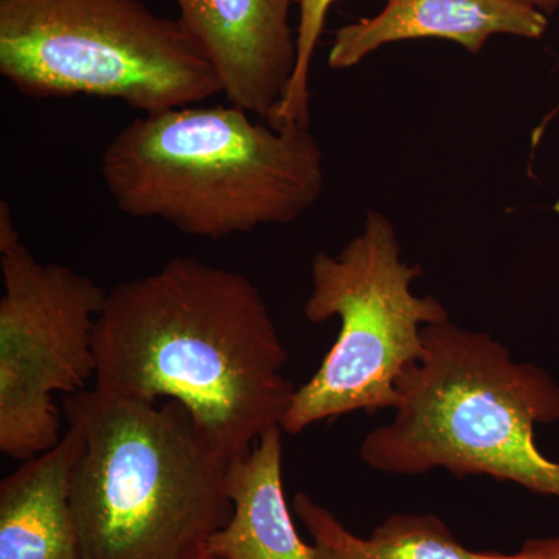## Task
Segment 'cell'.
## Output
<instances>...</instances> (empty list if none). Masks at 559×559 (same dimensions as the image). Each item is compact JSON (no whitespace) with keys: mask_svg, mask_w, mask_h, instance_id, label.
Listing matches in <instances>:
<instances>
[{"mask_svg":"<svg viewBox=\"0 0 559 559\" xmlns=\"http://www.w3.org/2000/svg\"><path fill=\"white\" fill-rule=\"evenodd\" d=\"M100 173L124 215L205 240L296 223L325 183L310 124L275 128L231 105L142 114L109 143Z\"/></svg>","mask_w":559,"mask_h":559,"instance_id":"2","label":"cell"},{"mask_svg":"<svg viewBox=\"0 0 559 559\" xmlns=\"http://www.w3.org/2000/svg\"><path fill=\"white\" fill-rule=\"evenodd\" d=\"M299 7L297 24V62L285 97L272 114L267 123L283 128L289 124H310V72L311 62L325 27L326 14L334 0H294ZM543 13L551 14L559 9V0H525Z\"/></svg>","mask_w":559,"mask_h":559,"instance_id":"13","label":"cell"},{"mask_svg":"<svg viewBox=\"0 0 559 559\" xmlns=\"http://www.w3.org/2000/svg\"><path fill=\"white\" fill-rule=\"evenodd\" d=\"M423 342L399 382L395 417L360 444L364 463L393 476H488L559 499V463L535 443V426L559 418L549 374L451 320L426 326Z\"/></svg>","mask_w":559,"mask_h":559,"instance_id":"4","label":"cell"},{"mask_svg":"<svg viewBox=\"0 0 559 559\" xmlns=\"http://www.w3.org/2000/svg\"><path fill=\"white\" fill-rule=\"evenodd\" d=\"M421 275L419 264L401 259L395 226L378 210L367 212L362 231L337 255L316 253L304 314L311 323L337 318L341 331L318 371L294 392L283 432L395 409L399 382L425 349L423 330L450 320L439 299L415 296L412 283Z\"/></svg>","mask_w":559,"mask_h":559,"instance_id":"6","label":"cell"},{"mask_svg":"<svg viewBox=\"0 0 559 559\" xmlns=\"http://www.w3.org/2000/svg\"><path fill=\"white\" fill-rule=\"evenodd\" d=\"M547 24L525 0H388L380 13L336 32L329 66L355 68L381 47L411 39H448L477 55L492 36L543 38Z\"/></svg>","mask_w":559,"mask_h":559,"instance_id":"9","label":"cell"},{"mask_svg":"<svg viewBox=\"0 0 559 559\" xmlns=\"http://www.w3.org/2000/svg\"><path fill=\"white\" fill-rule=\"evenodd\" d=\"M495 559H559V536L527 540L516 554H498Z\"/></svg>","mask_w":559,"mask_h":559,"instance_id":"14","label":"cell"},{"mask_svg":"<svg viewBox=\"0 0 559 559\" xmlns=\"http://www.w3.org/2000/svg\"><path fill=\"white\" fill-rule=\"evenodd\" d=\"M79 430L70 499L86 559H204L229 522L224 459L176 401L92 388L68 395Z\"/></svg>","mask_w":559,"mask_h":559,"instance_id":"3","label":"cell"},{"mask_svg":"<svg viewBox=\"0 0 559 559\" xmlns=\"http://www.w3.org/2000/svg\"><path fill=\"white\" fill-rule=\"evenodd\" d=\"M79 430L24 463L0 484V559H86L72 499Z\"/></svg>","mask_w":559,"mask_h":559,"instance_id":"10","label":"cell"},{"mask_svg":"<svg viewBox=\"0 0 559 559\" xmlns=\"http://www.w3.org/2000/svg\"><path fill=\"white\" fill-rule=\"evenodd\" d=\"M0 451L31 460L57 447V393L75 395L97 373L94 333L108 290L60 263H43L0 201Z\"/></svg>","mask_w":559,"mask_h":559,"instance_id":"7","label":"cell"},{"mask_svg":"<svg viewBox=\"0 0 559 559\" xmlns=\"http://www.w3.org/2000/svg\"><path fill=\"white\" fill-rule=\"evenodd\" d=\"M0 75L36 100H120L142 114L223 94L180 20L142 0H0Z\"/></svg>","mask_w":559,"mask_h":559,"instance_id":"5","label":"cell"},{"mask_svg":"<svg viewBox=\"0 0 559 559\" xmlns=\"http://www.w3.org/2000/svg\"><path fill=\"white\" fill-rule=\"evenodd\" d=\"M94 349L92 388L176 401L229 462L282 426L297 389L283 374L288 353L260 289L197 257L109 289Z\"/></svg>","mask_w":559,"mask_h":559,"instance_id":"1","label":"cell"},{"mask_svg":"<svg viewBox=\"0 0 559 559\" xmlns=\"http://www.w3.org/2000/svg\"><path fill=\"white\" fill-rule=\"evenodd\" d=\"M179 20L215 69L229 105L271 119L297 62L294 0H175Z\"/></svg>","mask_w":559,"mask_h":559,"instance_id":"8","label":"cell"},{"mask_svg":"<svg viewBox=\"0 0 559 559\" xmlns=\"http://www.w3.org/2000/svg\"><path fill=\"white\" fill-rule=\"evenodd\" d=\"M293 509L318 559H495L499 554L466 549L433 514H393L369 538H359L307 492L296 495Z\"/></svg>","mask_w":559,"mask_h":559,"instance_id":"12","label":"cell"},{"mask_svg":"<svg viewBox=\"0 0 559 559\" xmlns=\"http://www.w3.org/2000/svg\"><path fill=\"white\" fill-rule=\"evenodd\" d=\"M204 559H221V558L213 557V555L207 554V555H205Z\"/></svg>","mask_w":559,"mask_h":559,"instance_id":"15","label":"cell"},{"mask_svg":"<svg viewBox=\"0 0 559 559\" xmlns=\"http://www.w3.org/2000/svg\"><path fill=\"white\" fill-rule=\"evenodd\" d=\"M283 429L264 430L249 452L231 460L226 492L229 522L212 536L209 554L221 559H318L294 527L283 487Z\"/></svg>","mask_w":559,"mask_h":559,"instance_id":"11","label":"cell"}]
</instances>
